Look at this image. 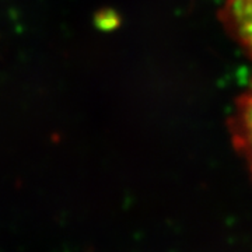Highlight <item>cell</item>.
I'll return each mask as SVG.
<instances>
[{"mask_svg":"<svg viewBox=\"0 0 252 252\" xmlns=\"http://www.w3.org/2000/svg\"><path fill=\"white\" fill-rule=\"evenodd\" d=\"M233 137L237 150L252 172V84L238 99L233 119Z\"/></svg>","mask_w":252,"mask_h":252,"instance_id":"obj_2","label":"cell"},{"mask_svg":"<svg viewBox=\"0 0 252 252\" xmlns=\"http://www.w3.org/2000/svg\"><path fill=\"white\" fill-rule=\"evenodd\" d=\"M223 20L227 30L252 56V0H225Z\"/></svg>","mask_w":252,"mask_h":252,"instance_id":"obj_1","label":"cell"}]
</instances>
